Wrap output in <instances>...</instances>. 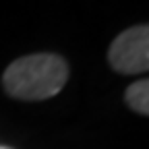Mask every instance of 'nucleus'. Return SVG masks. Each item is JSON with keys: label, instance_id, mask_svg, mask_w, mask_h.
Wrapping results in <instances>:
<instances>
[{"label": "nucleus", "instance_id": "nucleus-2", "mask_svg": "<svg viewBox=\"0 0 149 149\" xmlns=\"http://www.w3.org/2000/svg\"><path fill=\"white\" fill-rule=\"evenodd\" d=\"M108 62L120 74H141L149 68V27L135 25L122 31L108 50Z\"/></svg>", "mask_w": 149, "mask_h": 149}, {"label": "nucleus", "instance_id": "nucleus-3", "mask_svg": "<svg viewBox=\"0 0 149 149\" xmlns=\"http://www.w3.org/2000/svg\"><path fill=\"white\" fill-rule=\"evenodd\" d=\"M124 97L133 112H137L141 116L149 114V81L147 79H139L135 83H130Z\"/></svg>", "mask_w": 149, "mask_h": 149}, {"label": "nucleus", "instance_id": "nucleus-1", "mask_svg": "<svg viewBox=\"0 0 149 149\" xmlns=\"http://www.w3.org/2000/svg\"><path fill=\"white\" fill-rule=\"evenodd\" d=\"M68 81V64L58 54H29L21 56L2 74L4 91L15 100L42 102L62 91Z\"/></svg>", "mask_w": 149, "mask_h": 149}, {"label": "nucleus", "instance_id": "nucleus-4", "mask_svg": "<svg viewBox=\"0 0 149 149\" xmlns=\"http://www.w3.org/2000/svg\"><path fill=\"white\" fill-rule=\"evenodd\" d=\"M0 149H13V147H8V145H0Z\"/></svg>", "mask_w": 149, "mask_h": 149}]
</instances>
